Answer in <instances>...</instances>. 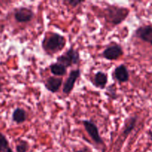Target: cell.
<instances>
[{
    "label": "cell",
    "instance_id": "cell-12",
    "mask_svg": "<svg viewBox=\"0 0 152 152\" xmlns=\"http://www.w3.org/2000/svg\"><path fill=\"white\" fill-rule=\"evenodd\" d=\"M27 113L21 108H16L12 114V120L16 124H21L27 120Z\"/></svg>",
    "mask_w": 152,
    "mask_h": 152
},
{
    "label": "cell",
    "instance_id": "cell-7",
    "mask_svg": "<svg viewBox=\"0 0 152 152\" xmlns=\"http://www.w3.org/2000/svg\"><path fill=\"white\" fill-rule=\"evenodd\" d=\"M123 55V50L119 45L108 46L102 52V56L108 60H116Z\"/></svg>",
    "mask_w": 152,
    "mask_h": 152
},
{
    "label": "cell",
    "instance_id": "cell-5",
    "mask_svg": "<svg viewBox=\"0 0 152 152\" xmlns=\"http://www.w3.org/2000/svg\"><path fill=\"white\" fill-rule=\"evenodd\" d=\"M34 13L31 9L26 7H21L15 10L14 19L19 23L31 22L34 19Z\"/></svg>",
    "mask_w": 152,
    "mask_h": 152
},
{
    "label": "cell",
    "instance_id": "cell-20",
    "mask_svg": "<svg viewBox=\"0 0 152 152\" xmlns=\"http://www.w3.org/2000/svg\"><path fill=\"white\" fill-rule=\"evenodd\" d=\"M148 137H149V139L152 141V131L148 132Z\"/></svg>",
    "mask_w": 152,
    "mask_h": 152
},
{
    "label": "cell",
    "instance_id": "cell-21",
    "mask_svg": "<svg viewBox=\"0 0 152 152\" xmlns=\"http://www.w3.org/2000/svg\"><path fill=\"white\" fill-rule=\"evenodd\" d=\"M86 149H84V150H78V151H76L74 152H86Z\"/></svg>",
    "mask_w": 152,
    "mask_h": 152
},
{
    "label": "cell",
    "instance_id": "cell-8",
    "mask_svg": "<svg viewBox=\"0 0 152 152\" xmlns=\"http://www.w3.org/2000/svg\"><path fill=\"white\" fill-rule=\"evenodd\" d=\"M135 37L152 45V25L139 27L135 31Z\"/></svg>",
    "mask_w": 152,
    "mask_h": 152
},
{
    "label": "cell",
    "instance_id": "cell-13",
    "mask_svg": "<svg viewBox=\"0 0 152 152\" xmlns=\"http://www.w3.org/2000/svg\"><path fill=\"white\" fill-rule=\"evenodd\" d=\"M137 121V117H131L126 120L123 133L124 137H127L128 135L132 133V132L134 129L135 126H136Z\"/></svg>",
    "mask_w": 152,
    "mask_h": 152
},
{
    "label": "cell",
    "instance_id": "cell-19",
    "mask_svg": "<svg viewBox=\"0 0 152 152\" xmlns=\"http://www.w3.org/2000/svg\"><path fill=\"white\" fill-rule=\"evenodd\" d=\"M1 92H3V87L1 83V79H0V93H1Z\"/></svg>",
    "mask_w": 152,
    "mask_h": 152
},
{
    "label": "cell",
    "instance_id": "cell-18",
    "mask_svg": "<svg viewBox=\"0 0 152 152\" xmlns=\"http://www.w3.org/2000/svg\"><path fill=\"white\" fill-rule=\"evenodd\" d=\"M83 1H77V0H74V1H68V3H69V4H71V6H73V7H76V6H77L78 4H81V3H83Z\"/></svg>",
    "mask_w": 152,
    "mask_h": 152
},
{
    "label": "cell",
    "instance_id": "cell-1",
    "mask_svg": "<svg viewBox=\"0 0 152 152\" xmlns=\"http://www.w3.org/2000/svg\"><path fill=\"white\" fill-rule=\"evenodd\" d=\"M66 45L65 37L57 33H52L45 36L42 42V47L47 53L54 54L61 51Z\"/></svg>",
    "mask_w": 152,
    "mask_h": 152
},
{
    "label": "cell",
    "instance_id": "cell-16",
    "mask_svg": "<svg viewBox=\"0 0 152 152\" xmlns=\"http://www.w3.org/2000/svg\"><path fill=\"white\" fill-rule=\"evenodd\" d=\"M29 149V144L26 140H22L16 146V152H27Z\"/></svg>",
    "mask_w": 152,
    "mask_h": 152
},
{
    "label": "cell",
    "instance_id": "cell-10",
    "mask_svg": "<svg viewBox=\"0 0 152 152\" xmlns=\"http://www.w3.org/2000/svg\"><path fill=\"white\" fill-rule=\"evenodd\" d=\"M114 75L119 83H126L129 80V72L126 65L123 64L115 68Z\"/></svg>",
    "mask_w": 152,
    "mask_h": 152
},
{
    "label": "cell",
    "instance_id": "cell-15",
    "mask_svg": "<svg viewBox=\"0 0 152 152\" xmlns=\"http://www.w3.org/2000/svg\"><path fill=\"white\" fill-rule=\"evenodd\" d=\"M0 152H13L9 145V142L4 134L0 132Z\"/></svg>",
    "mask_w": 152,
    "mask_h": 152
},
{
    "label": "cell",
    "instance_id": "cell-4",
    "mask_svg": "<svg viewBox=\"0 0 152 152\" xmlns=\"http://www.w3.org/2000/svg\"><path fill=\"white\" fill-rule=\"evenodd\" d=\"M83 126H84L85 129L88 134L89 136L91 137V139L96 142V144L99 145H104L103 140L101 138L100 134L99 133V129L97 126L94 122L91 120H83Z\"/></svg>",
    "mask_w": 152,
    "mask_h": 152
},
{
    "label": "cell",
    "instance_id": "cell-11",
    "mask_svg": "<svg viewBox=\"0 0 152 152\" xmlns=\"http://www.w3.org/2000/svg\"><path fill=\"white\" fill-rule=\"evenodd\" d=\"M108 75L102 71H98L95 74L94 77L93 84L96 88H99L101 89L105 88L108 83Z\"/></svg>",
    "mask_w": 152,
    "mask_h": 152
},
{
    "label": "cell",
    "instance_id": "cell-9",
    "mask_svg": "<svg viewBox=\"0 0 152 152\" xmlns=\"http://www.w3.org/2000/svg\"><path fill=\"white\" fill-rule=\"evenodd\" d=\"M62 82L63 80L61 77H50L46 80L45 83V87L48 91L51 93H56L62 86Z\"/></svg>",
    "mask_w": 152,
    "mask_h": 152
},
{
    "label": "cell",
    "instance_id": "cell-17",
    "mask_svg": "<svg viewBox=\"0 0 152 152\" xmlns=\"http://www.w3.org/2000/svg\"><path fill=\"white\" fill-rule=\"evenodd\" d=\"M106 95L112 99H117V94H116V88L114 87V86H110L109 87L107 88Z\"/></svg>",
    "mask_w": 152,
    "mask_h": 152
},
{
    "label": "cell",
    "instance_id": "cell-14",
    "mask_svg": "<svg viewBox=\"0 0 152 152\" xmlns=\"http://www.w3.org/2000/svg\"><path fill=\"white\" fill-rule=\"evenodd\" d=\"M50 71L54 77H62L65 75L67 73V68H65L63 65L57 63H53L50 65Z\"/></svg>",
    "mask_w": 152,
    "mask_h": 152
},
{
    "label": "cell",
    "instance_id": "cell-3",
    "mask_svg": "<svg viewBox=\"0 0 152 152\" xmlns=\"http://www.w3.org/2000/svg\"><path fill=\"white\" fill-rule=\"evenodd\" d=\"M57 63L63 65L65 68H69L73 65H77L80 61V55L77 50L70 48L64 54L60 55L56 58Z\"/></svg>",
    "mask_w": 152,
    "mask_h": 152
},
{
    "label": "cell",
    "instance_id": "cell-2",
    "mask_svg": "<svg viewBox=\"0 0 152 152\" xmlns=\"http://www.w3.org/2000/svg\"><path fill=\"white\" fill-rule=\"evenodd\" d=\"M105 19L113 25H118L125 21L129 14V10L126 7L116 5H109L105 9Z\"/></svg>",
    "mask_w": 152,
    "mask_h": 152
},
{
    "label": "cell",
    "instance_id": "cell-22",
    "mask_svg": "<svg viewBox=\"0 0 152 152\" xmlns=\"http://www.w3.org/2000/svg\"><path fill=\"white\" fill-rule=\"evenodd\" d=\"M50 152H54V151H50Z\"/></svg>",
    "mask_w": 152,
    "mask_h": 152
},
{
    "label": "cell",
    "instance_id": "cell-6",
    "mask_svg": "<svg viewBox=\"0 0 152 152\" xmlns=\"http://www.w3.org/2000/svg\"><path fill=\"white\" fill-rule=\"evenodd\" d=\"M80 75H81V71L80 69L72 70L70 72L69 76L64 83L63 88H62V92L65 94L68 95L71 93V91L74 89V86H75L76 82L80 77Z\"/></svg>",
    "mask_w": 152,
    "mask_h": 152
}]
</instances>
